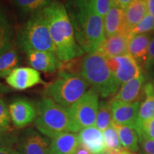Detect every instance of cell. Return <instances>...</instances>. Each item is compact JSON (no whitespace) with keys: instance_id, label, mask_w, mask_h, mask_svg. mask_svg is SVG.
<instances>
[{"instance_id":"1","label":"cell","mask_w":154,"mask_h":154,"mask_svg":"<svg viewBox=\"0 0 154 154\" xmlns=\"http://www.w3.org/2000/svg\"><path fill=\"white\" fill-rule=\"evenodd\" d=\"M77 44L84 53L96 51L105 39L103 18L88 0H69L66 5Z\"/></svg>"},{"instance_id":"2","label":"cell","mask_w":154,"mask_h":154,"mask_svg":"<svg viewBox=\"0 0 154 154\" xmlns=\"http://www.w3.org/2000/svg\"><path fill=\"white\" fill-rule=\"evenodd\" d=\"M52 39L54 52L61 61H68L84 54L75 38L66 8L54 0L42 10Z\"/></svg>"},{"instance_id":"3","label":"cell","mask_w":154,"mask_h":154,"mask_svg":"<svg viewBox=\"0 0 154 154\" xmlns=\"http://www.w3.org/2000/svg\"><path fill=\"white\" fill-rule=\"evenodd\" d=\"M80 74L92 89L103 98L116 94L121 86L109 68L106 58L98 51L88 54L84 58Z\"/></svg>"},{"instance_id":"4","label":"cell","mask_w":154,"mask_h":154,"mask_svg":"<svg viewBox=\"0 0 154 154\" xmlns=\"http://www.w3.org/2000/svg\"><path fill=\"white\" fill-rule=\"evenodd\" d=\"M35 126L40 133L52 139L69 131L68 109L61 106L51 98L45 97L36 105Z\"/></svg>"},{"instance_id":"5","label":"cell","mask_w":154,"mask_h":154,"mask_svg":"<svg viewBox=\"0 0 154 154\" xmlns=\"http://www.w3.org/2000/svg\"><path fill=\"white\" fill-rule=\"evenodd\" d=\"M17 43L25 52L32 50L54 52L52 39L42 11L31 14L26 24L19 30Z\"/></svg>"},{"instance_id":"6","label":"cell","mask_w":154,"mask_h":154,"mask_svg":"<svg viewBox=\"0 0 154 154\" xmlns=\"http://www.w3.org/2000/svg\"><path fill=\"white\" fill-rule=\"evenodd\" d=\"M88 87L82 76L61 71L57 79L48 85L46 93L58 104L68 109L85 94Z\"/></svg>"},{"instance_id":"7","label":"cell","mask_w":154,"mask_h":154,"mask_svg":"<svg viewBox=\"0 0 154 154\" xmlns=\"http://www.w3.org/2000/svg\"><path fill=\"white\" fill-rule=\"evenodd\" d=\"M99 94L94 89L87 91L81 99L68 108L69 131L79 132L96 124L99 110Z\"/></svg>"},{"instance_id":"8","label":"cell","mask_w":154,"mask_h":154,"mask_svg":"<svg viewBox=\"0 0 154 154\" xmlns=\"http://www.w3.org/2000/svg\"><path fill=\"white\" fill-rule=\"evenodd\" d=\"M109 68L121 86L142 74L141 69L134 57L129 54L107 59Z\"/></svg>"},{"instance_id":"9","label":"cell","mask_w":154,"mask_h":154,"mask_svg":"<svg viewBox=\"0 0 154 154\" xmlns=\"http://www.w3.org/2000/svg\"><path fill=\"white\" fill-rule=\"evenodd\" d=\"M50 143L49 138L28 128L19 138L17 149L20 154H49Z\"/></svg>"},{"instance_id":"10","label":"cell","mask_w":154,"mask_h":154,"mask_svg":"<svg viewBox=\"0 0 154 154\" xmlns=\"http://www.w3.org/2000/svg\"><path fill=\"white\" fill-rule=\"evenodd\" d=\"M10 119L17 128H22L35 121L36 108L32 101L25 98H19L9 106Z\"/></svg>"},{"instance_id":"11","label":"cell","mask_w":154,"mask_h":154,"mask_svg":"<svg viewBox=\"0 0 154 154\" xmlns=\"http://www.w3.org/2000/svg\"><path fill=\"white\" fill-rule=\"evenodd\" d=\"M8 85L19 91L28 89L38 84H46L40 73L32 67H17L6 78Z\"/></svg>"},{"instance_id":"12","label":"cell","mask_w":154,"mask_h":154,"mask_svg":"<svg viewBox=\"0 0 154 154\" xmlns=\"http://www.w3.org/2000/svg\"><path fill=\"white\" fill-rule=\"evenodd\" d=\"M140 102L125 103L111 101L112 121L117 124L134 127L136 128Z\"/></svg>"},{"instance_id":"13","label":"cell","mask_w":154,"mask_h":154,"mask_svg":"<svg viewBox=\"0 0 154 154\" xmlns=\"http://www.w3.org/2000/svg\"><path fill=\"white\" fill-rule=\"evenodd\" d=\"M26 54L29 64L38 72L51 73L61 67V61L52 51L32 50Z\"/></svg>"},{"instance_id":"14","label":"cell","mask_w":154,"mask_h":154,"mask_svg":"<svg viewBox=\"0 0 154 154\" xmlns=\"http://www.w3.org/2000/svg\"><path fill=\"white\" fill-rule=\"evenodd\" d=\"M79 143L92 154H105L106 144L103 134L96 126L87 127L79 134Z\"/></svg>"},{"instance_id":"15","label":"cell","mask_w":154,"mask_h":154,"mask_svg":"<svg viewBox=\"0 0 154 154\" xmlns=\"http://www.w3.org/2000/svg\"><path fill=\"white\" fill-rule=\"evenodd\" d=\"M129 37L126 34H121L105 38L100 44L96 51L109 59L119 57L128 53Z\"/></svg>"},{"instance_id":"16","label":"cell","mask_w":154,"mask_h":154,"mask_svg":"<svg viewBox=\"0 0 154 154\" xmlns=\"http://www.w3.org/2000/svg\"><path fill=\"white\" fill-rule=\"evenodd\" d=\"M145 82V77L141 74L138 78L133 79L121 86L119 91L115 94L112 101L134 103L141 99L142 87Z\"/></svg>"},{"instance_id":"17","label":"cell","mask_w":154,"mask_h":154,"mask_svg":"<svg viewBox=\"0 0 154 154\" xmlns=\"http://www.w3.org/2000/svg\"><path fill=\"white\" fill-rule=\"evenodd\" d=\"M79 145V135L66 132L51 139L49 154H76Z\"/></svg>"},{"instance_id":"18","label":"cell","mask_w":154,"mask_h":154,"mask_svg":"<svg viewBox=\"0 0 154 154\" xmlns=\"http://www.w3.org/2000/svg\"><path fill=\"white\" fill-rule=\"evenodd\" d=\"M125 11L117 6H113L103 18L105 36L110 37L117 34H124Z\"/></svg>"},{"instance_id":"19","label":"cell","mask_w":154,"mask_h":154,"mask_svg":"<svg viewBox=\"0 0 154 154\" xmlns=\"http://www.w3.org/2000/svg\"><path fill=\"white\" fill-rule=\"evenodd\" d=\"M124 11V34L129 37L131 30L148 14L146 0H134Z\"/></svg>"},{"instance_id":"20","label":"cell","mask_w":154,"mask_h":154,"mask_svg":"<svg viewBox=\"0 0 154 154\" xmlns=\"http://www.w3.org/2000/svg\"><path fill=\"white\" fill-rule=\"evenodd\" d=\"M151 38V36L149 33L143 34L132 36L128 42V53L136 59L138 64H143L144 66Z\"/></svg>"},{"instance_id":"21","label":"cell","mask_w":154,"mask_h":154,"mask_svg":"<svg viewBox=\"0 0 154 154\" xmlns=\"http://www.w3.org/2000/svg\"><path fill=\"white\" fill-rule=\"evenodd\" d=\"M145 99L139 107L137 121L138 126L154 118V87L153 83H147L143 87Z\"/></svg>"},{"instance_id":"22","label":"cell","mask_w":154,"mask_h":154,"mask_svg":"<svg viewBox=\"0 0 154 154\" xmlns=\"http://www.w3.org/2000/svg\"><path fill=\"white\" fill-rule=\"evenodd\" d=\"M111 124L117 130L121 143L124 149L132 152H136L139 150L138 134L136 128L115 124L113 121Z\"/></svg>"},{"instance_id":"23","label":"cell","mask_w":154,"mask_h":154,"mask_svg":"<svg viewBox=\"0 0 154 154\" xmlns=\"http://www.w3.org/2000/svg\"><path fill=\"white\" fill-rule=\"evenodd\" d=\"M13 30L5 10L0 6V54L13 44Z\"/></svg>"},{"instance_id":"24","label":"cell","mask_w":154,"mask_h":154,"mask_svg":"<svg viewBox=\"0 0 154 154\" xmlns=\"http://www.w3.org/2000/svg\"><path fill=\"white\" fill-rule=\"evenodd\" d=\"M19 56L14 46L0 54V78H7L19 63Z\"/></svg>"},{"instance_id":"25","label":"cell","mask_w":154,"mask_h":154,"mask_svg":"<svg viewBox=\"0 0 154 154\" xmlns=\"http://www.w3.org/2000/svg\"><path fill=\"white\" fill-rule=\"evenodd\" d=\"M54 0H13L15 7L25 14H34L42 11Z\"/></svg>"},{"instance_id":"26","label":"cell","mask_w":154,"mask_h":154,"mask_svg":"<svg viewBox=\"0 0 154 154\" xmlns=\"http://www.w3.org/2000/svg\"><path fill=\"white\" fill-rule=\"evenodd\" d=\"M112 106L111 101H101L96 116V126L101 131H105L112 123Z\"/></svg>"},{"instance_id":"27","label":"cell","mask_w":154,"mask_h":154,"mask_svg":"<svg viewBox=\"0 0 154 154\" xmlns=\"http://www.w3.org/2000/svg\"><path fill=\"white\" fill-rule=\"evenodd\" d=\"M106 144V152L119 151L124 148L121 145L117 130L112 124L103 132Z\"/></svg>"},{"instance_id":"28","label":"cell","mask_w":154,"mask_h":154,"mask_svg":"<svg viewBox=\"0 0 154 154\" xmlns=\"http://www.w3.org/2000/svg\"><path fill=\"white\" fill-rule=\"evenodd\" d=\"M154 31V16L148 13L140 22L131 30L129 38L139 34H149Z\"/></svg>"},{"instance_id":"29","label":"cell","mask_w":154,"mask_h":154,"mask_svg":"<svg viewBox=\"0 0 154 154\" xmlns=\"http://www.w3.org/2000/svg\"><path fill=\"white\" fill-rule=\"evenodd\" d=\"M19 138L11 131L0 128V148H12L18 143Z\"/></svg>"},{"instance_id":"30","label":"cell","mask_w":154,"mask_h":154,"mask_svg":"<svg viewBox=\"0 0 154 154\" xmlns=\"http://www.w3.org/2000/svg\"><path fill=\"white\" fill-rule=\"evenodd\" d=\"M88 1L96 12L103 18H104L111 7L114 6L113 0H88Z\"/></svg>"},{"instance_id":"31","label":"cell","mask_w":154,"mask_h":154,"mask_svg":"<svg viewBox=\"0 0 154 154\" xmlns=\"http://www.w3.org/2000/svg\"><path fill=\"white\" fill-rule=\"evenodd\" d=\"M138 136L154 140V118L136 128Z\"/></svg>"},{"instance_id":"32","label":"cell","mask_w":154,"mask_h":154,"mask_svg":"<svg viewBox=\"0 0 154 154\" xmlns=\"http://www.w3.org/2000/svg\"><path fill=\"white\" fill-rule=\"evenodd\" d=\"M0 128L10 130V116L8 108L2 99H0Z\"/></svg>"},{"instance_id":"33","label":"cell","mask_w":154,"mask_h":154,"mask_svg":"<svg viewBox=\"0 0 154 154\" xmlns=\"http://www.w3.org/2000/svg\"><path fill=\"white\" fill-rule=\"evenodd\" d=\"M138 143L145 154H154V140L138 136Z\"/></svg>"},{"instance_id":"34","label":"cell","mask_w":154,"mask_h":154,"mask_svg":"<svg viewBox=\"0 0 154 154\" xmlns=\"http://www.w3.org/2000/svg\"><path fill=\"white\" fill-rule=\"evenodd\" d=\"M154 66V36H152L148 49L147 59H146L145 69L147 72H151Z\"/></svg>"},{"instance_id":"35","label":"cell","mask_w":154,"mask_h":154,"mask_svg":"<svg viewBox=\"0 0 154 154\" xmlns=\"http://www.w3.org/2000/svg\"><path fill=\"white\" fill-rule=\"evenodd\" d=\"M113 1L115 6L121 7V8L124 9L125 10L126 7H128L134 0H113Z\"/></svg>"},{"instance_id":"36","label":"cell","mask_w":154,"mask_h":154,"mask_svg":"<svg viewBox=\"0 0 154 154\" xmlns=\"http://www.w3.org/2000/svg\"><path fill=\"white\" fill-rule=\"evenodd\" d=\"M146 5L149 14L154 16V0H146Z\"/></svg>"},{"instance_id":"37","label":"cell","mask_w":154,"mask_h":154,"mask_svg":"<svg viewBox=\"0 0 154 154\" xmlns=\"http://www.w3.org/2000/svg\"><path fill=\"white\" fill-rule=\"evenodd\" d=\"M0 154H20L11 148H0Z\"/></svg>"},{"instance_id":"38","label":"cell","mask_w":154,"mask_h":154,"mask_svg":"<svg viewBox=\"0 0 154 154\" xmlns=\"http://www.w3.org/2000/svg\"><path fill=\"white\" fill-rule=\"evenodd\" d=\"M76 154H92L88 150H87L84 147V146H82V144L79 143V145L78 146V149H77Z\"/></svg>"},{"instance_id":"39","label":"cell","mask_w":154,"mask_h":154,"mask_svg":"<svg viewBox=\"0 0 154 154\" xmlns=\"http://www.w3.org/2000/svg\"><path fill=\"white\" fill-rule=\"evenodd\" d=\"M124 149L119 150V151H111V152H106L105 154H122L123 151H124Z\"/></svg>"},{"instance_id":"40","label":"cell","mask_w":154,"mask_h":154,"mask_svg":"<svg viewBox=\"0 0 154 154\" xmlns=\"http://www.w3.org/2000/svg\"><path fill=\"white\" fill-rule=\"evenodd\" d=\"M7 88L5 87V86H3L2 84H0V93H3V92H5L7 91Z\"/></svg>"},{"instance_id":"41","label":"cell","mask_w":154,"mask_h":154,"mask_svg":"<svg viewBox=\"0 0 154 154\" xmlns=\"http://www.w3.org/2000/svg\"><path fill=\"white\" fill-rule=\"evenodd\" d=\"M122 154H136V153H131V151H128V150H126V149H124V151H123V153Z\"/></svg>"},{"instance_id":"42","label":"cell","mask_w":154,"mask_h":154,"mask_svg":"<svg viewBox=\"0 0 154 154\" xmlns=\"http://www.w3.org/2000/svg\"><path fill=\"white\" fill-rule=\"evenodd\" d=\"M151 74H152V75H153V76L154 77V66H153V68H152V69H151Z\"/></svg>"},{"instance_id":"43","label":"cell","mask_w":154,"mask_h":154,"mask_svg":"<svg viewBox=\"0 0 154 154\" xmlns=\"http://www.w3.org/2000/svg\"><path fill=\"white\" fill-rule=\"evenodd\" d=\"M153 87H154V80H153Z\"/></svg>"}]
</instances>
